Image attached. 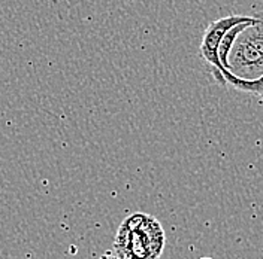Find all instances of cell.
Segmentation results:
<instances>
[{
	"mask_svg": "<svg viewBox=\"0 0 263 259\" xmlns=\"http://www.w3.org/2000/svg\"><path fill=\"white\" fill-rule=\"evenodd\" d=\"M166 235L159 219L147 213H133L118 227L114 252L123 259H160Z\"/></svg>",
	"mask_w": 263,
	"mask_h": 259,
	"instance_id": "cell-1",
	"label": "cell"
},
{
	"mask_svg": "<svg viewBox=\"0 0 263 259\" xmlns=\"http://www.w3.org/2000/svg\"><path fill=\"white\" fill-rule=\"evenodd\" d=\"M256 21L236 34L226 55L224 69L242 79H257L263 75V11Z\"/></svg>",
	"mask_w": 263,
	"mask_h": 259,
	"instance_id": "cell-2",
	"label": "cell"
},
{
	"mask_svg": "<svg viewBox=\"0 0 263 259\" xmlns=\"http://www.w3.org/2000/svg\"><path fill=\"white\" fill-rule=\"evenodd\" d=\"M253 15H230L218 18L213 23H210V26L206 27V30L203 33L200 47H199V55L206 61V64L211 67V73H213L214 79L220 85L221 76L224 72H228L218 57V45L223 39V36L229 32L232 27L241 24V23H248L253 21Z\"/></svg>",
	"mask_w": 263,
	"mask_h": 259,
	"instance_id": "cell-3",
	"label": "cell"
},
{
	"mask_svg": "<svg viewBox=\"0 0 263 259\" xmlns=\"http://www.w3.org/2000/svg\"><path fill=\"white\" fill-rule=\"evenodd\" d=\"M96 259H123V258H120L115 252H106L105 255H102L100 258H96Z\"/></svg>",
	"mask_w": 263,
	"mask_h": 259,
	"instance_id": "cell-4",
	"label": "cell"
},
{
	"mask_svg": "<svg viewBox=\"0 0 263 259\" xmlns=\"http://www.w3.org/2000/svg\"><path fill=\"white\" fill-rule=\"evenodd\" d=\"M200 259H213V258H210V256H205V258H200Z\"/></svg>",
	"mask_w": 263,
	"mask_h": 259,
	"instance_id": "cell-5",
	"label": "cell"
},
{
	"mask_svg": "<svg viewBox=\"0 0 263 259\" xmlns=\"http://www.w3.org/2000/svg\"><path fill=\"white\" fill-rule=\"evenodd\" d=\"M260 98H262V101H263V94H262V96H260Z\"/></svg>",
	"mask_w": 263,
	"mask_h": 259,
	"instance_id": "cell-6",
	"label": "cell"
}]
</instances>
